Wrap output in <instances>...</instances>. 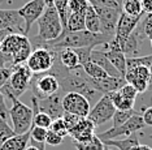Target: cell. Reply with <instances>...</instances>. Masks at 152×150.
<instances>
[{
  "instance_id": "obj_50",
  "label": "cell",
  "mask_w": 152,
  "mask_h": 150,
  "mask_svg": "<svg viewBox=\"0 0 152 150\" xmlns=\"http://www.w3.org/2000/svg\"><path fill=\"white\" fill-rule=\"evenodd\" d=\"M150 83H152V65L150 67Z\"/></svg>"
},
{
  "instance_id": "obj_35",
  "label": "cell",
  "mask_w": 152,
  "mask_h": 150,
  "mask_svg": "<svg viewBox=\"0 0 152 150\" xmlns=\"http://www.w3.org/2000/svg\"><path fill=\"white\" fill-rule=\"evenodd\" d=\"M138 27L144 35V38L152 39V15H146L143 20H140Z\"/></svg>"
},
{
  "instance_id": "obj_31",
  "label": "cell",
  "mask_w": 152,
  "mask_h": 150,
  "mask_svg": "<svg viewBox=\"0 0 152 150\" xmlns=\"http://www.w3.org/2000/svg\"><path fill=\"white\" fill-rule=\"evenodd\" d=\"M152 65V54L146 55V56H134V58H126V71L133 69L135 67H148Z\"/></svg>"
},
{
  "instance_id": "obj_42",
  "label": "cell",
  "mask_w": 152,
  "mask_h": 150,
  "mask_svg": "<svg viewBox=\"0 0 152 150\" xmlns=\"http://www.w3.org/2000/svg\"><path fill=\"white\" fill-rule=\"evenodd\" d=\"M129 83H130V85H133L134 88H135V90L138 92V94L147 92V90H148V86H150V82H148V81H146V80H142V78H138V77L133 78Z\"/></svg>"
},
{
  "instance_id": "obj_18",
  "label": "cell",
  "mask_w": 152,
  "mask_h": 150,
  "mask_svg": "<svg viewBox=\"0 0 152 150\" xmlns=\"http://www.w3.org/2000/svg\"><path fill=\"white\" fill-rule=\"evenodd\" d=\"M144 38V35L142 34V31L139 30V27L137 26V29L127 37V39L125 41L122 46V52L125 55H127L129 58H134L137 56V54L140 50V41Z\"/></svg>"
},
{
  "instance_id": "obj_26",
  "label": "cell",
  "mask_w": 152,
  "mask_h": 150,
  "mask_svg": "<svg viewBox=\"0 0 152 150\" xmlns=\"http://www.w3.org/2000/svg\"><path fill=\"white\" fill-rule=\"evenodd\" d=\"M85 25L86 30L91 31V33H100V20L92 5H90L85 13Z\"/></svg>"
},
{
  "instance_id": "obj_54",
  "label": "cell",
  "mask_w": 152,
  "mask_h": 150,
  "mask_svg": "<svg viewBox=\"0 0 152 150\" xmlns=\"http://www.w3.org/2000/svg\"><path fill=\"white\" fill-rule=\"evenodd\" d=\"M151 41V47H152V39H150Z\"/></svg>"
},
{
  "instance_id": "obj_16",
  "label": "cell",
  "mask_w": 152,
  "mask_h": 150,
  "mask_svg": "<svg viewBox=\"0 0 152 150\" xmlns=\"http://www.w3.org/2000/svg\"><path fill=\"white\" fill-rule=\"evenodd\" d=\"M94 129H95V125L87 117H83V119L79 120V123L75 125L73 129L69 131V136L75 142H86L90 138H92V136L95 134Z\"/></svg>"
},
{
  "instance_id": "obj_55",
  "label": "cell",
  "mask_w": 152,
  "mask_h": 150,
  "mask_svg": "<svg viewBox=\"0 0 152 150\" xmlns=\"http://www.w3.org/2000/svg\"><path fill=\"white\" fill-rule=\"evenodd\" d=\"M150 137H151V138H152V134H151V136H150Z\"/></svg>"
},
{
  "instance_id": "obj_44",
  "label": "cell",
  "mask_w": 152,
  "mask_h": 150,
  "mask_svg": "<svg viewBox=\"0 0 152 150\" xmlns=\"http://www.w3.org/2000/svg\"><path fill=\"white\" fill-rule=\"evenodd\" d=\"M11 75H12V67H4L0 69V88L8 82Z\"/></svg>"
},
{
  "instance_id": "obj_28",
  "label": "cell",
  "mask_w": 152,
  "mask_h": 150,
  "mask_svg": "<svg viewBox=\"0 0 152 150\" xmlns=\"http://www.w3.org/2000/svg\"><path fill=\"white\" fill-rule=\"evenodd\" d=\"M73 145L77 150H104V144L98 137V134H94L92 138H90L86 142H75L73 141Z\"/></svg>"
},
{
  "instance_id": "obj_1",
  "label": "cell",
  "mask_w": 152,
  "mask_h": 150,
  "mask_svg": "<svg viewBox=\"0 0 152 150\" xmlns=\"http://www.w3.org/2000/svg\"><path fill=\"white\" fill-rule=\"evenodd\" d=\"M115 38V37H113ZM112 37H108L103 33H91L88 30L82 31H74V33H66L61 34L58 38L50 42H44L39 44L37 48H46L50 51H61L64 48H81V47H92L96 46H107Z\"/></svg>"
},
{
  "instance_id": "obj_9",
  "label": "cell",
  "mask_w": 152,
  "mask_h": 150,
  "mask_svg": "<svg viewBox=\"0 0 152 150\" xmlns=\"http://www.w3.org/2000/svg\"><path fill=\"white\" fill-rule=\"evenodd\" d=\"M63 109L65 112L75 115L78 117H87L91 111V106H90V100L85 95L72 92L64 94Z\"/></svg>"
},
{
  "instance_id": "obj_8",
  "label": "cell",
  "mask_w": 152,
  "mask_h": 150,
  "mask_svg": "<svg viewBox=\"0 0 152 150\" xmlns=\"http://www.w3.org/2000/svg\"><path fill=\"white\" fill-rule=\"evenodd\" d=\"M115 112H116V107L113 106L109 97L107 95V94H104V95H102V98L95 103V106L91 109L87 119L91 121L95 127H100V125L105 124L107 121L112 120Z\"/></svg>"
},
{
  "instance_id": "obj_49",
  "label": "cell",
  "mask_w": 152,
  "mask_h": 150,
  "mask_svg": "<svg viewBox=\"0 0 152 150\" xmlns=\"http://www.w3.org/2000/svg\"><path fill=\"white\" fill-rule=\"evenodd\" d=\"M26 150H38V149L35 148V146H33V145H29V146L26 148Z\"/></svg>"
},
{
  "instance_id": "obj_11",
  "label": "cell",
  "mask_w": 152,
  "mask_h": 150,
  "mask_svg": "<svg viewBox=\"0 0 152 150\" xmlns=\"http://www.w3.org/2000/svg\"><path fill=\"white\" fill-rule=\"evenodd\" d=\"M46 7V0H30L18 9V15L23 20V24H25V35H27L33 24L37 22L39 20V17L43 15Z\"/></svg>"
},
{
  "instance_id": "obj_2",
  "label": "cell",
  "mask_w": 152,
  "mask_h": 150,
  "mask_svg": "<svg viewBox=\"0 0 152 150\" xmlns=\"http://www.w3.org/2000/svg\"><path fill=\"white\" fill-rule=\"evenodd\" d=\"M38 24V34L33 38H29L33 48H37L39 44L44 42H50L58 38L63 33L60 17L53 4H48L44 9L43 15L37 21Z\"/></svg>"
},
{
  "instance_id": "obj_45",
  "label": "cell",
  "mask_w": 152,
  "mask_h": 150,
  "mask_svg": "<svg viewBox=\"0 0 152 150\" xmlns=\"http://www.w3.org/2000/svg\"><path fill=\"white\" fill-rule=\"evenodd\" d=\"M0 116L5 120H8V117H9V110H8V107H7L5 98L1 94V92H0Z\"/></svg>"
},
{
  "instance_id": "obj_37",
  "label": "cell",
  "mask_w": 152,
  "mask_h": 150,
  "mask_svg": "<svg viewBox=\"0 0 152 150\" xmlns=\"http://www.w3.org/2000/svg\"><path fill=\"white\" fill-rule=\"evenodd\" d=\"M47 132H48V129H46V128L33 125L31 129H30V140H33L35 142H46Z\"/></svg>"
},
{
  "instance_id": "obj_34",
  "label": "cell",
  "mask_w": 152,
  "mask_h": 150,
  "mask_svg": "<svg viewBox=\"0 0 152 150\" xmlns=\"http://www.w3.org/2000/svg\"><path fill=\"white\" fill-rule=\"evenodd\" d=\"M91 5L87 0H69V10L70 13H81L85 15L88 7Z\"/></svg>"
},
{
  "instance_id": "obj_20",
  "label": "cell",
  "mask_w": 152,
  "mask_h": 150,
  "mask_svg": "<svg viewBox=\"0 0 152 150\" xmlns=\"http://www.w3.org/2000/svg\"><path fill=\"white\" fill-rule=\"evenodd\" d=\"M30 141V131L23 134H15L1 145L0 150H26Z\"/></svg>"
},
{
  "instance_id": "obj_4",
  "label": "cell",
  "mask_w": 152,
  "mask_h": 150,
  "mask_svg": "<svg viewBox=\"0 0 152 150\" xmlns=\"http://www.w3.org/2000/svg\"><path fill=\"white\" fill-rule=\"evenodd\" d=\"M9 117L12 121V129L15 134H23L33 127L34 111L31 107L26 106L20 99L12 100V107L9 110Z\"/></svg>"
},
{
  "instance_id": "obj_17",
  "label": "cell",
  "mask_w": 152,
  "mask_h": 150,
  "mask_svg": "<svg viewBox=\"0 0 152 150\" xmlns=\"http://www.w3.org/2000/svg\"><path fill=\"white\" fill-rule=\"evenodd\" d=\"M27 41H29V38H27L25 34H20V33L11 34V35H8L1 42V52L12 56V55H15Z\"/></svg>"
},
{
  "instance_id": "obj_19",
  "label": "cell",
  "mask_w": 152,
  "mask_h": 150,
  "mask_svg": "<svg viewBox=\"0 0 152 150\" xmlns=\"http://www.w3.org/2000/svg\"><path fill=\"white\" fill-rule=\"evenodd\" d=\"M91 61L98 64L100 68H103L104 71L108 73V76H112V77H122L120 75V72L110 64L109 59L107 58L105 55V51H102V50H92L91 52Z\"/></svg>"
},
{
  "instance_id": "obj_12",
  "label": "cell",
  "mask_w": 152,
  "mask_h": 150,
  "mask_svg": "<svg viewBox=\"0 0 152 150\" xmlns=\"http://www.w3.org/2000/svg\"><path fill=\"white\" fill-rule=\"evenodd\" d=\"M142 17L143 16H129L121 12L118 22H117V26H116V35H115V41L118 44L121 51H122V46L125 43V41L127 39V37L139 25Z\"/></svg>"
},
{
  "instance_id": "obj_43",
  "label": "cell",
  "mask_w": 152,
  "mask_h": 150,
  "mask_svg": "<svg viewBox=\"0 0 152 150\" xmlns=\"http://www.w3.org/2000/svg\"><path fill=\"white\" fill-rule=\"evenodd\" d=\"M92 7H110V8H120L117 0H87Z\"/></svg>"
},
{
  "instance_id": "obj_5",
  "label": "cell",
  "mask_w": 152,
  "mask_h": 150,
  "mask_svg": "<svg viewBox=\"0 0 152 150\" xmlns=\"http://www.w3.org/2000/svg\"><path fill=\"white\" fill-rule=\"evenodd\" d=\"M144 127H146V124H144V121H143L142 114L135 112L129 120L126 121L125 124L120 125V127H112V128H109L108 131L99 133L98 137L102 141L116 140L117 137H121V136L129 137V136L134 134V133H138V132L142 131Z\"/></svg>"
},
{
  "instance_id": "obj_41",
  "label": "cell",
  "mask_w": 152,
  "mask_h": 150,
  "mask_svg": "<svg viewBox=\"0 0 152 150\" xmlns=\"http://www.w3.org/2000/svg\"><path fill=\"white\" fill-rule=\"evenodd\" d=\"M63 138L60 134H57L56 132L48 129L47 132V137H46V144L51 145V146H58L60 144H63Z\"/></svg>"
},
{
  "instance_id": "obj_29",
  "label": "cell",
  "mask_w": 152,
  "mask_h": 150,
  "mask_svg": "<svg viewBox=\"0 0 152 150\" xmlns=\"http://www.w3.org/2000/svg\"><path fill=\"white\" fill-rule=\"evenodd\" d=\"M82 68H83L85 73L90 78L100 80V78H105L107 76H108V73H107L104 69L100 68L98 64H95V63H92V61L86 63V64H85Z\"/></svg>"
},
{
  "instance_id": "obj_51",
  "label": "cell",
  "mask_w": 152,
  "mask_h": 150,
  "mask_svg": "<svg viewBox=\"0 0 152 150\" xmlns=\"http://www.w3.org/2000/svg\"><path fill=\"white\" fill-rule=\"evenodd\" d=\"M144 150H152V148H150L148 145H144Z\"/></svg>"
},
{
  "instance_id": "obj_38",
  "label": "cell",
  "mask_w": 152,
  "mask_h": 150,
  "mask_svg": "<svg viewBox=\"0 0 152 150\" xmlns=\"http://www.w3.org/2000/svg\"><path fill=\"white\" fill-rule=\"evenodd\" d=\"M51 131L56 132L57 134H60L61 137H65V136H69L68 129H66V125H65V121L63 117H58V119L52 120V124L50 127Z\"/></svg>"
},
{
  "instance_id": "obj_7",
  "label": "cell",
  "mask_w": 152,
  "mask_h": 150,
  "mask_svg": "<svg viewBox=\"0 0 152 150\" xmlns=\"http://www.w3.org/2000/svg\"><path fill=\"white\" fill-rule=\"evenodd\" d=\"M55 59H56L55 51H50L46 48H34L31 55L27 59L26 65L34 75H40L51 71Z\"/></svg>"
},
{
  "instance_id": "obj_25",
  "label": "cell",
  "mask_w": 152,
  "mask_h": 150,
  "mask_svg": "<svg viewBox=\"0 0 152 150\" xmlns=\"http://www.w3.org/2000/svg\"><path fill=\"white\" fill-rule=\"evenodd\" d=\"M107 95L112 100L113 106L116 107V110H120V111H130V110H134V100H130L125 98V97L121 94L118 90L117 92H112V93H108Z\"/></svg>"
},
{
  "instance_id": "obj_39",
  "label": "cell",
  "mask_w": 152,
  "mask_h": 150,
  "mask_svg": "<svg viewBox=\"0 0 152 150\" xmlns=\"http://www.w3.org/2000/svg\"><path fill=\"white\" fill-rule=\"evenodd\" d=\"M118 92L122 94L125 98H127V99H130V100H134L135 102V99H137V95H138V92L135 90V88H134L133 85H130V83H125V85L121 88Z\"/></svg>"
},
{
  "instance_id": "obj_40",
  "label": "cell",
  "mask_w": 152,
  "mask_h": 150,
  "mask_svg": "<svg viewBox=\"0 0 152 150\" xmlns=\"http://www.w3.org/2000/svg\"><path fill=\"white\" fill-rule=\"evenodd\" d=\"M63 119L65 121V125H66V129H68V133H69V131L73 129L75 125L79 123V120L83 119V117H78V116H75V115H72V114L65 112L63 115Z\"/></svg>"
},
{
  "instance_id": "obj_14",
  "label": "cell",
  "mask_w": 152,
  "mask_h": 150,
  "mask_svg": "<svg viewBox=\"0 0 152 150\" xmlns=\"http://www.w3.org/2000/svg\"><path fill=\"white\" fill-rule=\"evenodd\" d=\"M13 27L25 34V24L18 15V9H1L0 8V30Z\"/></svg>"
},
{
  "instance_id": "obj_33",
  "label": "cell",
  "mask_w": 152,
  "mask_h": 150,
  "mask_svg": "<svg viewBox=\"0 0 152 150\" xmlns=\"http://www.w3.org/2000/svg\"><path fill=\"white\" fill-rule=\"evenodd\" d=\"M12 136H15V132H13L12 127L7 123L5 119H3V117L0 116V148H1V145L4 144L8 138H11Z\"/></svg>"
},
{
  "instance_id": "obj_21",
  "label": "cell",
  "mask_w": 152,
  "mask_h": 150,
  "mask_svg": "<svg viewBox=\"0 0 152 150\" xmlns=\"http://www.w3.org/2000/svg\"><path fill=\"white\" fill-rule=\"evenodd\" d=\"M103 144L107 146H112V148H116L118 150H131L134 146L139 145V136L138 133H134L126 137L125 140H107L103 141Z\"/></svg>"
},
{
  "instance_id": "obj_30",
  "label": "cell",
  "mask_w": 152,
  "mask_h": 150,
  "mask_svg": "<svg viewBox=\"0 0 152 150\" xmlns=\"http://www.w3.org/2000/svg\"><path fill=\"white\" fill-rule=\"evenodd\" d=\"M53 5L58 13V17H60L63 30H64L65 26H66L68 17L70 15V10H69V0H53Z\"/></svg>"
},
{
  "instance_id": "obj_24",
  "label": "cell",
  "mask_w": 152,
  "mask_h": 150,
  "mask_svg": "<svg viewBox=\"0 0 152 150\" xmlns=\"http://www.w3.org/2000/svg\"><path fill=\"white\" fill-rule=\"evenodd\" d=\"M57 58L61 61V64L68 69H74L79 67L78 56L73 48H64L61 51H57Z\"/></svg>"
},
{
  "instance_id": "obj_47",
  "label": "cell",
  "mask_w": 152,
  "mask_h": 150,
  "mask_svg": "<svg viewBox=\"0 0 152 150\" xmlns=\"http://www.w3.org/2000/svg\"><path fill=\"white\" fill-rule=\"evenodd\" d=\"M4 67H12V56L0 52V69Z\"/></svg>"
},
{
  "instance_id": "obj_23",
  "label": "cell",
  "mask_w": 152,
  "mask_h": 150,
  "mask_svg": "<svg viewBox=\"0 0 152 150\" xmlns=\"http://www.w3.org/2000/svg\"><path fill=\"white\" fill-rule=\"evenodd\" d=\"M86 30L85 25V15L81 13H70L66 21V26L63 30L61 34H66V33H74V31H82Z\"/></svg>"
},
{
  "instance_id": "obj_36",
  "label": "cell",
  "mask_w": 152,
  "mask_h": 150,
  "mask_svg": "<svg viewBox=\"0 0 152 150\" xmlns=\"http://www.w3.org/2000/svg\"><path fill=\"white\" fill-rule=\"evenodd\" d=\"M94 48L92 47H81V48H74L75 54L78 56V63L81 67H83L86 63L91 61V52Z\"/></svg>"
},
{
  "instance_id": "obj_13",
  "label": "cell",
  "mask_w": 152,
  "mask_h": 150,
  "mask_svg": "<svg viewBox=\"0 0 152 150\" xmlns=\"http://www.w3.org/2000/svg\"><path fill=\"white\" fill-rule=\"evenodd\" d=\"M38 100V109L42 112L50 115L52 120L63 117L65 111L63 109V93L58 92L53 95H50L43 99H37Z\"/></svg>"
},
{
  "instance_id": "obj_46",
  "label": "cell",
  "mask_w": 152,
  "mask_h": 150,
  "mask_svg": "<svg viewBox=\"0 0 152 150\" xmlns=\"http://www.w3.org/2000/svg\"><path fill=\"white\" fill-rule=\"evenodd\" d=\"M142 117H143L144 124L148 125V127H152V106L147 107V109H143Z\"/></svg>"
},
{
  "instance_id": "obj_53",
  "label": "cell",
  "mask_w": 152,
  "mask_h": 150,
  "mask_svg": "<svg viewBox=\"0 0 152 150\" xmlns=\"http://www.w3.org/2000/svg\"><path fill=\"white\" fill-rule=\"evenodd\" d=\"M0 52H1V42H0Z\"/></svg>"
},
{
  "instance_id": "obj_6",
  "label": "cell",
  "mask_w": 152,
  "mask_h": 150,
  "mask_svg": "<svg viewBox=\"0 0 152 150\" xmlns=\"http://www.w3.org/2000/svg\"><path fill=\"white\" fill-rule=\"evenodd\" d=\"M33 95L37 99H43L50 95H53L60 92V83L58 80L51 73L46 75H35L30 82Z\"/></svg>"
},
{
  "instance_id": "obj_48",
  "label": "cell",
  "mask_w": 152,
  "mask_h": 150,
  "mask_svg": "<svg viewBox=\"0 0 152 150\" xmlns=\"http://www.w3.org/2000/svg\"><path fill=\"white\" fill-rule=\"evenodd\" d=\"M144 15H152V0H140Z\"/></svg>"
},
{
  "instance_id": "obj_22",
  "label": "cell",
  "mask_w": 152,
  "mask_h": 150,
  "mask_svg": "<svg viewBox=\"0 0 152 150\" xmlns=\"http://www.w3.org/2000/svg\"><path fill=\"white\" fill-rule=\"evenodd\" d=\"M107 58L109 59L110 64L115 67L117 71L120 72V75L122 77H125L126 73V55L122 51H112V50H107L105 51Z\"/></svg>"
},
{
  "instance_id": "obj_27",
  "label": "cell",
  "mask_w": 152,
  "mask_h": 150,
  "mask_svg": "<svg viewBox=\"0 0 152 150\" xmlns=\"http://www.w3.org/2000/svg\"><path fill=\"white\" fill-rule=\"evenodd\" d=\"M121 12L129 16H143L140 0H122L121 1Z\"/></svg>"
},
{
  "instance_id": "obj_32",
  "label": "cell",
  "mask_w": 152,
  "mask_h": 150,
  "mask_svg": "<svg viewBox=\"0 0 152 150\" xmlns=\"http://www.w3.org/2000/svg\"><path fill=\"white\" fill-rule=\"evenodd\" d=\"M134 114H135V111H134V110H130V111H120V110H116V112H115V115H113V117H112L113 127H120V125L125 124Z\"/></svg>"
},
{
  "instance_id": "obj_3",
  "label": "cell",
  "mask_w": 152,
  "mask_h": 150,
  "mask_svg": "<svg viewBox=\"0 0 152 150\" xmlns=\"http://www.w3.org/2000/svg\"><path fill=\"white\" fill-rule=\"evenodd\" d=\"M33 78V72L27 68L26 64L12 65V75L8 82L0 88V92L8 99H18L27 89L30 88V82Z\"/></svg>"
},
{
  "instance_id": "obj_52",
  "label": "cell",
  "mask_w": 152,
  "mask_h": 150,
  "mask_svg": "<svg viewBox=\"0 0 152 150\" xmlns=\"http://www.w3.org/2000/svg\"><path fill=\"white\" fill-rule=\"evenodd\" d=\"M148 90H152V83H150V86H148Z\"/></svg>"
},
{
  "instance_id": "obj_56",
  "label": "cell",
  "mask_w": 152,
  "mask_h": 150,
  "mask_svg": "<svg viewBox=\"0 0 152 150\" xmlns=\"http://www.w3.org/2000/svg\"><path fill=\"white\" fill-rule=\"evenodd\" d=\"M104 150H108V149H104Z\"/></svg>"
},
{
  "instance_id": "obj_15",
  "label": "cell",
  "mask_w": 152,
  "mask_h": 150,
  "mask_svg": "<svg viewBox=\"0 0 152 150\" xmlns=\"http://www.w3.org/2000/svg\"><path fill=\"white\" fill-rule=\"evenodd\" d=\"M126 83L124 77H112V76H107L105 78L100 80H94L91 78V85L98 90L99 93H102L103 95L112 92H117L122 88Z\"/></svg>"
},
{
  "instance_id": "obj_10",
  "label": "cell",
  "mask_w": 152,
  "mask_h": 150,
  "mask_svg": "<svg viewBox=\"0 0 152 150\" xmlns=\"http://www.w3.org/2000/svg\"><path fill=\"white\" fill-rule=\"evenodd\" d=\"M100 20V33L108 37L116 35V26L118 22L121 9L110 7H94Z\"/></svg>"
}]
</instances>
